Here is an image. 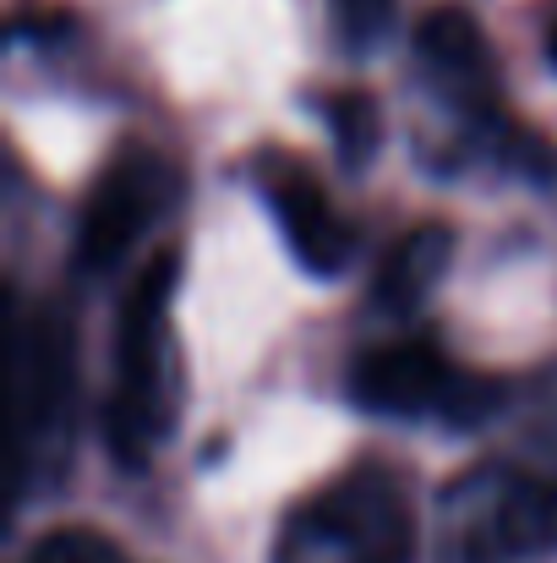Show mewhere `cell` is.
Returning a JSON list of instances; mask_svg holds the SVG:
<instances>
[{
    "mask_svg": "<svg viewBox=\"0 0 557 563\" xmlns=\"http://www.w3.org/2000/svg\"><path fill=\"white\" fill-rule=\"evenodd\" d=\"M263 191H268V208H274V219H279L296 263L307 274H339L345 257H350V246H356V230L334 213L323 181L312 170L279 159V165L263 170Z\"/></svg>",
    "mask_w": 557,
    "mask_h": 563,
    "instance_id": "cell-6",
    "label": "cell"
},
{
    "mask_svg": "<svg viewBox=\"0 0 557 563\" xmlns=\"http://www.w3.org/2000/svg\"><path fill=\"white\" fill-rule=\"evenodd\" d=\"M415 515L388 471H345L301 498L274 542V563H410Z\"/></svg>",
    "mask_w": 557,
    "mask_h": 563,
    "instance_id": "cell-1",
    "label": "cell"
},
{
    "mask_svg": "<svg viewBox=\"0 0 557 563\" xmlns=\"http://www.w3.org/2000/svg\"><path fill=\"white\" fill-rule=\"evenodd\" d=\"M323 115H328V126H334V143H339V154L350 159V165H367L371 154H377V137H382V126H377V104H371L367 93H334L328 104H323Z\"/></svg>",
    "mask_w": 557,
    "mask_h": 563,
    "instance_id": "cell-9",
    "label": "cell"
},
{
    "mask_svg": "<svg viewBox=\"0 0 557 563\" xmlns=\"http://www.w3.org/2000/svg\"><path fill=\"white\" fill-rule=\"evenodd\" d=\"M448 252H454V230L448 224H415V230H404L388 246V257L377 263L371 307L377 312H415L426 301V290L443 279Z\"/></svg>",
    "mask_w": 557,
    "mask_h": 563,
    "instance_id": "cell-8",
    "label": "cell"
},
{
    "mask_svg": "<svg viewBox=\"0 0 557 563\" xmlns=\"http://www.w3.org/2000/svg\"><path fill=\"white\" fill-rule=\"evenodd\" d=\"M176 197V170L148 154V148H126L104 165V176L93 181L82 202V224H77V268L99 274L115 268L148 230L154 219L170 208Z\"/></svg>",
    "mask_w": 557,
    "mask_h": 563,
    "instance_id": "cell-4",
    "label": "cell"
},
{
    "mask_svg": "<svg viewBox=\"0 0 557 563\" xmlns=\"http://www.w3.org/2000/svg\"><path fill=\"white\" fill-rule=\"evenodd\" d=\"M181 263L170 252L148 257L121 301L115 323V388H110V449L121 465L143 471L154 443L170 421V388H165V329H170V296H176Z\"/></svg>",
    "mask_w": 557,
    "mask_h": 563,
    "instance_id": "cell-2",
    "label": "cell"
},
{
    "mask_svg": "<svg viewBox=\"0 0 557 563\" xmlns=\"http://www.w3.org/2000/svg\"><path fill=\"white\" fill-rule=\"evenodd\" d=\"M415 55L465 110L492 104V49H487V33L476 27L470 11H459V5L426 11L415 27Z\"/></svg>",
    "mask_w": 557,
    "mask_h": 563,
    "instance_id": "cell-7",
    "label": "cell"
},
{
    "mask_svg": "<svg viewBox=\"0 0 557 563\" xmlns=\"http://www.w3.org/2000/svg\"><path fill=\"white\" fill-rule=\"evenodd\" d=\"M399 16V0H328V22L345 49H377Z\"/></svg>",
    "mask_w": 557,
    "mask_h": 563,
    "instance_id": "cell-10",
    "label": "cell"
},
{
    "mask_svg": "<svg viewBox=\"0 0 557 563\" xmlns=\"http://www.w3.org/2000/svg\"><path fill=\"white\" fill-rule=\"evenodd\" d=\"M27 563H132V559H126L110 537L82 531V526H66V531H49V537L33 548Z\"/></svg>",
    "mask_w": 557,
    "mask_h": 563,
    "instance_id": "cell-11",
    "label": "cell"
},
{
    "mask_svg": "<svg viewBox=\"0 0 557 563\" xmlns=\"http://www.w3.org/2000/svg\"><path fill=\"white\" fill-rule=\"evenodd\" d=\"M547 60L557 66V11H553V27H547Z\"/></svg>",
    "mask_w": 557,
    "mask_h": 563,
    "instance_id": "cell-12",
    "label": "cell"
},
{
    "mask_svg": "<svg viewBox=\"0 0 557 563\" xmlns=\"http://www.w3.org/2000/svg\"><path fill=\"white\" fill-rule=\"evenodd\" d=\"M476 504L459 509L454 548L470 563L536 559L557 548V482L553 476H492L465 487Z\"/></svg>",
    "mask_w": 557,
    "mask_h": 563,
    "instance_id": "cell-5",
    "label": "cell"
},
{
    "mask_svg": "<svg viewBox=\"0 0 557 563\" xmlns=\"http://www.w3.org/2000/svg\"><path fill=\"white\" fill-rule=\"evenodd\" d=\"M350 394L377 416H443L454 427H476L498 410L503 388L492 377L459 373L437 345L426 340H393L371 345L350 367Z\"/></svg>",
    "mask_w": 557,
    "mask_h": 563,
    "instance_id": "cell-3",
    "label": "cell"
}]
</instances>
